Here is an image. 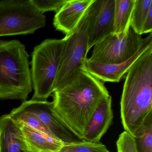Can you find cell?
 Here are the masks:
<instances>
[{
  "mask_svg": "<svg viewBox=\"0 0 152 152\" xmlns=\"http://www.w3.org/2000/svg\"><path fill=\"white\" fill-rule=\"evenodd\" d=\"M109 95L104 82L84 69L53 92L52 102L60 118L82 139L99 103Z\"/></svg>",
  "mask_w": 152,
  "mask_h": 152,
  "instance_id": "6da1fadb",
  "label": "cell"
},
{
  "mask_svg": "<svg viewBox=\"0 0 152 152\" xmlns=\"http://www.w3.org/2000/svg\"><path fill=\"white\" fill-rule=\"evenodd\" d=\"M121 101L122 124L133 137L152 113V47L127 73Z\"/></svg>",
  "mask_w": 152,
  "mask_h": 152,
  "instance_id": "7a4b0ae2",
  "label": "cell"
},
{
  "mask_svg": "<svg viewBox=\"0 0 152 152\" xmlns=\"http://www.w3.org/2000/svg\"><path fill=\"white\" fill-rule=\"evenodd\" d=\"M29 57L19 41L0 40V99L27 100L33 90Z\"/></svg>",
  "mask_w": 152,
  "mask_h": 152,
  "instance_id": "3957f363",
  "label": "cell"
},
{
  "mask_svg": "<svg viewBox=\"0 0 152 152\" xmlns=\"http://www.w3.org/2000/svg\"><path fill=\"white\" fill-rule=\"evenodd\" d=\"M64 43V39H47L34 48L31 69L32 100L46 101L53 94Z\"/></svg>",
  "mask_w": 152,
  "mask_h": 152,
  "instance_id": "277c9868",
  "label": "cell"
},
{
  "mask_svg": "<svg viewBox=\"0 0 152 152\" xmlns=\"http://www.w3.org/2000/svg\"><path fill=\"white\" fill-rule=\"evenodd\" d=\"M90 7L77 27L64 38V43L54 83V92L60 88L75 74L85 69L84 64L89 50L87 31L90 15Z\"/></svg>",
  "mask_w": 152,
  "mask_h": 152,
  "instance_id": "5b68a950",
  "label": "cell"
},
{
  "mask_svg": "<svg viewBox=\"0 0 152 152\" xmlns=\"http://www.w3.org/2000/svg\"><path fill=\"white\" fill-rule=\"evenodd\" d=\"M46 23V16L30 0L0 1V37L32 34Z\"/></svg>",
  "mask_w": 152,
  "mask_h": 152,
  "instance_id": "8992f818",
  "label": "cell"
},
{
  "mask_svg": "<svg viewBox=\"0 0 152 152\" xmlns=\"http://www.w3.org/2000/svg\"><path fill=\"white\" fill-rule=\"evenodd\" d=\"M142 35L131 27L126 34L118 37L111 34L94 46L89 60L104 64H117L126 62L138 51L144 42Z\"/></svg>",
  "mask_w": 152,
  "mask_h": 152,
  "instance_id": "52a82bcc",
  "label": "cell"
},
{
  "mask_svg": "<svg viewBox=\"0 0 152 152\" xmlns=\"http://www.w3.org/2000/svg\"><path fill=\"white\" fill-rule=\"evenodd\" d=\"M21 105L35 114L48 130L50 136L63 144L83 140L57 113L53 102L31 99L24 101Z\"/></svg>",
  "mask_w": 152,
  "mask_h": 152,
  "instance_id": "ba28073f",
  "label": "cell"
},
{
  "mask_svg": "<svg viewBox=\"0 0 152 152\" xmlns=\"http://www.w3.org/2000/svg\"><path fill=\"white\" fill-rule=\"evenodd\" d=\"M114 5L115 0H94L91 5L87 31L89 50L113 33Z\"/></svg>",
  "mask_w": 152,
  "mask_h": 152,
  "instance_id": "9c48e42d",
  "label": "cell"
},
{
  "mask_svg": "<svg viewBox=\"0 0 152 152\" xmlns=\"http://www.w3.org/2000/svg\"><path fill=\"white\" fill-rule=\"evenodd\" d=\"M152 47V33L144 38L138 51L126 62L117 64H104L86 59L84 69L90 74L103 82L118 83L128 72L134 62L147 50Z\"/></svg>",
  "mask_w": 152,
  "mask_h": 152,
  "instance_id": "30bf717a",
  "label": "cell"
},
{
  "mask_svg": "<svg viewBox=\"0 0 152 152\" xmlns=\"http://www.w3.org/2000/svg\"><path fill=\"white\" fill-rule=\"evenodd\" d=\"M93 1L94 0H66L54 17L53 25L56 30L66 35L71 33Z\"/></svg>",
  "mask_w": 152,
  "mask_h": 152,
  "instance_id": "8fae6325",
  "label": "cell"
},
{
  "mask_svg": "<svg viewBox=\"0 0 152 152\" xmlns=\"http://www.w3.org/2000/svg\"><path fill=\"white\" fill-rule=\"evenodd\" d=\"M0 152H32L20 125L9 114L0 116Z\"/></svg>",
  "mask_w": 152,
  "mask_h": 152,
  "instance_id": "7c38bea8",
  "label": "cell"
},
{
  "mask_svg": "<svg viewBox=\"0 0 152 152\" xmlns=\"http://www.w3.org/2000/svg\"><path fill=\"white\" fill-rule=\"evenodd\" d=\"M113 118L112 108V97L104 98L94 112L85 130L83 140L93 143H99L107 132Z\"/></svg>",
  "mask_w": 152,
  "mask_h": 152,
  "instance_id": "4fadbf2b",
  "label": "cell"
},
{
  "mask_svg": "<svg viewBox=\"0 0 152 152\" xmlns=\"http://www.w3.org/2000/svg\"><path fill=\"white\" fill-rule=\"evenodd\" d=\"M18 124L32 152H58L64 145L62 142L49 135L24 124Z\"/></svg>",
  "mask_w": 152,
  "mask_h": 152,
  "instance_id": "5bb4252c",
  "label": "cell"
},
{
  "mask_svg": "<svg viewBox=\"0 0 152 152\" xmlns=\"http://www.w3.org/2000/svg\"><path fill=\"white\" fill-rule=\"evenodd\" d=\"M134 2L135 0H115L112 34L121 37L126 34L130 27Z\"/></svg>",
  "mask_w": 152,
  "mask_h": 152,
  "instance_id": "9a60e30c",
  "label": "cell"
},
{
  "mask_svg": "<svg viewBox=\"0 0 152 152\" xmlns=\"http://www.w3.org/2000/svg\"><path fill=\"white\" fill-rule=\"evenodd\" d=\"M9 115L18 124H24L35 130L51 136L37 116L22 105L14 108Z\"/></svg>",
  "mask_w": 152,
  "mask_h": 152,
  "instance_id": "2e32d148",
  "label": "cell"
},
{
  "mask_svg": "<svg viewBox=\"0 0 152 152\" xmlns=\"http://www.w3.org/2000/svg\"><path fill=\"white\" fill-rule=\"evenodd\" d=\"M133 138L138 152H152V113Z\"/></svg>",
  "mask_w": 152,
  "mask_h": 152,
  "instance_id": "e0dca14e",
  "label": "cell"
},
{
  "mask_svg": "<svg viewBox=\"0 0 152 152\" xmlns=\"http://www.w3.org/2000/svg\"><path fill=\"white\" fill-rule=\"evenodd\" d=\"M152 7V0H135L132 15L130 26L138 34L141 31L149 10Z\"/></svg>",
  "mask_w": 152,
  "mask_h": 152,
  "instance_id": "ac0fdd59",
  "label": "cell"
},
{
  "mask_svg": "<svg viewBox=\"0 0 152 152\" xmlns=\"http://www.w3.org/2000/svg\"><path fill=\"white\" fill-rule=\"evenodd\" d=\"M58 152H110L106 146L100 143L82 140L64 144Z\"/></svg>",
  "mask_w": 152,
  "mask_h": 152,
  "instance_id": "d6986e66",
  "label": "cell"
},
{
  "mask_svg": "<svg viewBox=\"0 0 152 152\" xmlns=\"http://www.w3.org/2000/svg\"><path fill=\"white\" fill-rule=\"evenodd\" d=\"M66 0H30L31 3L42 14L48 11L56 13L61 8Z\"/></svg>",
  "mask_w": 152,
  "mask_h": 152,
  "instance_id": "ffe728a7",
  "label": "cell"
},
{
  "mask_svg": "<svg viewBox=\"0 0 152 152\" xmlns=\"http://www.w3.org/2000/svg\"><path fill=\"white\" fill-rule=\"evenodd\" d=\"M116 145L118 152H138L134 138L125 131L119 135Z\"/></svg>",
  "mask_w": 152,
  "mask_h": 152,
  "instance_id": "44dd1931",
  "label": "cell"
},
{
  "mask_svg": "<svg viewBox=\"0 0 152 152\" xmlns=\"http://www.w3.org/2000/svg\"><path fill=\"white\" fill-rule=\"evenodd\" d=\"M152 31V7L149 10L147 16L144 22L142 31L141 35L144 34L151 33Z\"/></svg>",
  "mask_w": 152,
  "mask_h": 152,
  "instance_id": "7402d4cb",
  "label": "cell"
}]
</instances>
